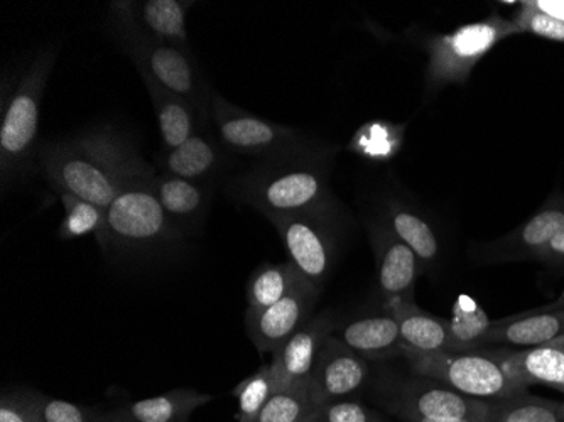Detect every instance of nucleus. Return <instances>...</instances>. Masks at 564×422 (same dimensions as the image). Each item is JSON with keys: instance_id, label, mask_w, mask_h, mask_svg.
I'll use <instances>...</instances> for the list:
<instances>
[{"instance_id": "obj_43", "label": "nucleus", "mask_w": 564, "mask_h": 422, "mask_svg": "<svg viewBox=\"0 0 564 422\" xmlns=\"http://www.w3.org/2000/svg\"><path fill=\"white\" fill-rule=\"evenodd\" d=\"M561 415H563L564 419V402H561Z\"/></svg>"}, {"instance_id": "obj_2", "label": "nucleus", "mask_w": 564, "mask_h": 422, "mask_svg": "<svg viewBox=\"0 0 564 422\" xmlns=\"http://www.w3.org/2000/svg\"><path fill=\"white\" fill-rule=\"evenodd\" d=\"M58 51L46 47L34 56L18 75L2 80V116H0V177L2 188L25 180L37 166L41 142V101L55 66Z\"/></svg>"}, {"instance_id": "obj_28", "label": "nucleus", "mask_w": 564, "mask_h": 422, "mask_svg": "<svg viewBox=\"0 0 564 422\" xmlns=\"http://www.w3.org/2000/svg\"><path fill=\"white\" fill-rule=\"evenodd\" d=\"M484 422H564L561 402L532 396L528 390L487 401Z\"/></svg>"}, {"instance_id": "obj_3", "label": "nucleus", "mask_w": 564, "mask_h": 422, "mask_svg": "<svg viewBox=\"0 0 564 422\" xmlns=\"http://www.w3.org/2000/svg\"><path fill=\"white\" fill-rule=\"evenodd\" d=\"M333 155H304L259 163L228 184V193L243 205L269 215L303 214L338 205L329 190Z\"/></svg>"}, {"instance_id": "obj_32", "label": "nucleus", "mask_w": 564, "mask_h": 422, "mask_svg": "<svg viewBox=\"0 0 564 422\" xmlns=\"http://www.w3.org/2000/svg\"><path fill=\"white\" fill-rule=\"evenodd\" d=\"M21 396L36 422H98L97 409L50 398L36 390H21Z\"/></svg>"}, {"instance_id": "obj_22", "label": "nucleus", "mask_w": 564, "mask_h": 422, "mask_svg": "<svg viewBox=\"0 0 564 422\" xmlns=\"http://www.w3.org/2000/svg\"><path fill=\"white\" fill-rule=\"evenodd\" d=\"M149 98H151L154 113H156L158 129L161 136V151H170L177 145L185 144L196 132L205 129L198 110L185 98L171 94L166 88L152 82L151 78H142Z\"/></svg>"}, {"instance_id": "obj_25", "label": "nucleus", "mask_w": 564, "mask_h": 422, "mask_svg": "<svg viewBox=\"0 0 564 422\" xmlns=\"http://www.w3.org/2000/svg\"><path fill=\"white\" fill-rule=\"evenodd\" d=\"M193 4L186 0H142L134 2V12L142 30L152 37L189 50L186 19Z\"/></svg>"}, {"instance_id": "obj_27", "label": "nucleus", "mask_w": 564, "mask_h": 422, "mask_svg": "<svg viewBox=\"0 0 564 422\" xmlns=\"http://www.w3.org/2000/svg\"><path fill=\"white\" fill-rule=\"evenodd\" d=\"M301 272L288 262H265L247 282V311H262L286 297L300 284Z\"/></svg>"}, {"instance_id": "obj_7", "label": "nucleus", "mask_w": 564, "mask_h": 422, "mask_svg": "<svg viewBox=\"0 0 564 422\" xmlns=\"http://www.w3.org/2000/svg\"><path fill=\"white\" fill-rule=\"evenodd\" d=\"M409 372L438 380L449 389L480 401H496L524 392L510 379L492 348L474 351H416L404 348Z\"/></svg>"}, {"instance_id": "obj_16", "label": "nucleus", "mask_w": 564, "mask_h": 422, "mask_svg": "<svg viewBox=\"0 0 564 422\" xmlns=\"http://www.w3.org/2000/svg\"><path fill=\"white\" fill-rule=\"evenodd\" d=\"M232 155L215 132L208 134L202 129L185 144L161 151L156 155V170L195 183L212 184L227 171Z\"/></svg>"}, {"instance_id": "obj_34", "label": "nucleus", "mask_w": 564, "mask_h": 422, "mask_svg": "<svg viewBox=\"0 0 564 422\" xmlns=\"http://www.w3.org/2000/svg\"><path fill=\"white\" fill-rule=\"evenodd\" d=\"M521 30L522 34H532V36L544 37V40L557 41L564 43V24L544 12L538 11L531 4V0H525L519 4L516 14L510 18Z\"/></svg>"}, {"instance_id": "obj_1", "label": "nucleus", "mask_w": 564, "mask_h": 422, "mask_svg": "<svg viewBox=\"0 0 564 422\" xmlns=\"http://www.w3.org/2000/svg\"><path fill=\"white\" fill-rule=\"evenodd\" d=\"M37 166L56 195L78 196L106 209L127 184L154 170L113 126H94L80 134L41 142Z\"/></svg>"}, {"instance_id": "obj_23", "label": "nucleus", "mask_w": 564, "mask_h": 422, "mask_svg": "<svg viewBox=\"0 0 564 422\" xmlns=\"http://www.w3.org/2000/svg\"><path fill=\"white\" fill-rule=\"evenodd\" d=\"M398 323L404 348L416 351L448 350L449 322L417 306L416 301H392L383 307Z\"/></svg>"}, {"instance_id": "obj_10", "label": "nucleus", "mask_w": 564, "mask_h": 422, "mask_svg": "<svg viewBox=\"0 0 564 422\" xmlns=\"http://www.w3.org/2000/svg\"><path fill=\"white\" fill-rule=\"evenodd\" d=\"M265 218L278 230L294 268L316 288L323 289L337 259L338 205Z\"/></svg>"}, {"instance_id": "obj_20", "label": "nucleus", "mask_w": 564, "mask_h": 422, "mask_svg": "<svg viewBox=\"0 0 564 422\" xmlns=\"http://www.w3.org/2000/svg\"><path fill=\"white\" fill-rule=\"evenodd\" d=\"M564 335L563 310L525 311L492 323L489 347H540Z\"/></svg>"}, {"instance_id": "obj_6", "label": "nucleus", "mask_w": 564, "mask_h": 422, "mask_svg": "<svg viewBox=\"0 0 564 422\" xmlns=\"http://www.w3.org/2000/svg\"><path fill=\"white\" fill-rule=\"evenodd\" d=\"M215 136L227 151L261 163L304 155H335L338 148L312 139L294 127L271 122L225 100L217 91L212 98Z\"/></svg>"}, {"instance_id": "obj_31", "label": "nucleus", "mask_w": 564, "mask_h": 422, "mask_svg": "<svg viewBox=\"0 0 564 422\" xmlns=\"http://www.w3.org/2000/svg\"><path fill=\"white\" fill-rule=\"evenodd\" d=\"M278 392L271 365H262L258 372L237 383L232 396L237 401L236 422H253L269 399Z\"/></svg>"}, {"instance_id": "obj_12", "label": "nucleus", "mask_w": 564, "mask_h": 422, "mask_svg": "<svg viewBox=\"0 0 564 422\" xmlns=\"http://www.w3.org/2000/svg\"><path fill=\"white\" fill-rule=\"evenodd\" d=\"M322 296V289L316 288L306 278L272 306L262 311H246V328L253 347L261 354H274L284 345L307 320Z\"/></svg>"}, {"instance_id": "obj_14", "label": "nucleus", "mask_w": 564, "mask_h": 422, "mask_svg": "<svg viewBox=\"0 0 564 422\" xmlns=\"http://www.w3.org/2000/svg\"><path fill=\"white\" fill-rule=\"evenodd\" d=\"M561 231H564V195L553 193L528 221L502 239L478 247L475 257L481 263L534 259Z\"/></svg>"}, {"instance_id": "obj_19", "label": "nucleus", "mask_w": 564, "mask_h": 422, "mask_svg": "<svg viewBox=\"0 0 564 422\" xmlns=\"http://www.w3.org/2000/svg\"><path fill=\"white\" fill-rule=\"evenodd\" d=\"M379 220L391 228L392 234L416 253L423 274L438 268L442 244L433 225L413 206L399 198H388L380 206Z\"/></svg>"}, {"instance_id": "obj_21", "label": "nucleus", "mask_w": 564, "mask_h": 422, "mask_svg": "<svg viewBox=\"0 0 564 422\" xmlns=\"http://www.w3.org/2000/svg\"><path fill=\"white\" fill-rule=\"evenodd\" d=\"M152 188L167 217L185 231L205 218L214 196L212 184L195 183L160 171L152 180Z\"/></svg>"}, {"instance_id": "obj_5", "label": "nucleus", "mask_w": 564, "mask_h": 422, "mask_svg": "<svg viewBox=\"0 0 564 422\" xmlns=\"http://www.w3.org/2000/svg\"><path fill=\"white\" fill-rule=\"evenodd\" d=\"M156 167L127 184L107 208L106 225L97 235L98 246L119 257H148L176 246L186 231L174 224L160 199L152 180Z\"/></svg>"}, {"instance_id": "obj_8", "label": "nucleus", "mask_w": 564, "mask_h": 422, "mask_svg": "<svg viewBox=\"0 0 564 422\" xmlns=\"http://www.w3.org/2000/svg\"><path fill=\"white\" fill-rule=\"evenodd\" d=\"M522 34L510 19L490 14L481 21L459 25L458 30L427 37L426 85L438 90L452 84H465L475 66L510 36Z\"/></svg>"}, {"instance_id": "obj_18", "label": "nucleus", "mask_w": 564, "mask_h": 422, "mask_svg": "<svg viewBox=\"0 0 564 422\" xmlns=\"http://www.w3.org/2000/svg\"><path fill=\"white\" fill-rule=\"evenodd\" d=\"M492 351L510 379L525 389L540 383L564 393V335L521 351L509 348H492Z\"/></svg>"}, {"instance_id": "obj_26", "label": "nucleus", "mask_w": 564, "mask_h": 422, "mask_svg": "<svg viewBox=\"0 0 564 422\" xmlns=\"http://www.w3.org/2000/svg\"><path fill=\"white\" fill-rule=\"evenodd\" d=\"M449 322L448 350L474 351L489 348V335L492 323L470 296H458L452 307Z\"/></svg>"}, {"instance_id": "obj_11", "label": "nucleus", "mask_w": 564, "mask_h": 422, "mask_svg": "<svg viewBox=\"0 0 564 422\" xmlns=\"http://www.w3.org/2000/svg\"><path fill=\"white\" fill-rule=\"evenodd\" d=\"M366 225L376 257L380 310L392 301H416V282L423 274L416 253L379 218Z\"/></svg>"}, {"instance_id": "obj_37", "label": "nucleus", "mask_w": 564, "mask_h": 422, "mask_svg": "<svg viewBox=\"0 0 564 422\" xmlns=\"http://www.w3.org/2000/svg\"><path fill=\"white\" fill-rule=\"evenodd\" d=\"M534 260L544 263L547 268L564 271V231H561L547 246H544Z\"/></svg>"}, {"instance_id": "obj_15", "label": "nucleus", "mask_w": 564, "mask_h": 422, "mask_svg": "<svg viewBox=\"0 0 564 422\" xmlns=\"http://www.w3.org/2000/svg\"><path fill=\"white\" fill-rule=\"evenodd\" d=\"M337 328V320L329 311L313 314L279 350L272 354L271 368L278 390L307 387L313 365L323 343Z\"/></svg>"}, {"instance_id": "obj_41", "label": "nucleus", "mask_w": 564, "mask_h": 422, "mask_svg": "<svg viewBox=\"0 0 564 422\" xmlns=\"http://www.w3.org/2000/svg\"><path fill=\"white\" fill-rule=\"evenodd\" d=\"M564 307V291L561 293V296L557 297L553 303L546 304V306L540 307L543 311H554V310H563Z\"/></svg>"}, {"instance_id": "obj_38", "label": "nucleus", "mask_w": 564, "mask_h": 422, "mask_svg": "<svg viewBox=\"0 0 564 422\" xmlns=\"http://www.w3.org/2000/svg\"><path fill=\"white\" fill-rule=\"evenodd\" d=\"M538 11L557 19L564 24V0H531Z\"/></svg>"}, {"instance_id": "obj_33", "label": "nucleus", "mask_w": 564, "mask_h": 422, "mask_svg": "<svg viewBox=\"0 0 564 422\" xmlns=\"http://www.w3.org/2000/svg\"><path fill=\"white\" fill-rule=\"evenodd\" d=\"M307 387L278 390L253 422H300L316 411Z\"/></svg>"}, {"instance_id": "obj_17", "label": "nucleus", "mask_w": 564, "mask_h": 422, "mask_svg": "<svg viewBox=\"0 0 564 422\" xmlns=\"http://www.w3.org/2000/svg\"><path fill=\"white\" fill-rule=\"evenodd\" d=\"M333 335L340 338L350 350L367 361H386L404 357V342L398 323L391 314L380 311L348 320L335 328Z\"/></svg>"}, {"instance_id": "obj_39", "label": "nucleus", "mask_w": 564, "mask_h": 422, "mask_svg": "<svg viewBox=\"0 0 564 422\" xmlns=\"http://www.w3.org/2000/svg\"><path fill=\"white\" fill-rule=\"evenodd\" d=\"M98 422H138V421H134V419L126 418V415L120 414L119 411H112V412L98 411Z\"/></svg>"}, {"instance_id": "obj_40", "label": "nucleus", "mask_w": 564, "mask_h": 422, "mask_svg": "<svg viewBox=\"0 0 564 422\" xmlns=\"http://www.w3.org/2000/svg\"><path fill=\"white\" fill-rule=\"evenodd\" d=\"M402 422H475L467 419H426V418H402Z\"/></svg>"}, {"instance_id": "obj_42", "label": "nucleus", "mask_w": 564, "mask_h": 422, "mask_svg": "<svg viewBox=\"0 0 564 422\" xmlns=\"http://www.w3.org/2000/svg\"><path fill=\"white\" fill-rule=\"evenodd\" d=\"M318 421H319V408L316 409V411L313 412V414L307 415L306 419H303V421H300V422H318Z\"/></svg>"}, {"instance_id": "obj_24", "label": "nucleus", "mask_w": 564, "mask_h": 422, "mask_svg": "<svg viewBox=\"0 0 564 422\" xmlns=\"http://www.w3.org/2000/svg\"><path fill=\"white\" fill-rule=\"evenodd\" d=\"M214 399L210 393L196 392L193 389H176L154 398L129 402L117 411L138 422H188L193 412Z\"/></svg>"}, {"instance_id": "obj_9", "label": "nucleus", "mask_w": 564, "mask_h": 422, "mask_svg": "<svg viewBox=\"0 0 564 422\" xmlns=\"http://www.w3.org/2000/svg\"><path fill=\"white\" fill-rule=\"evenodd\" d=\"M377 399L398 419H467L484 422L487 401L468 398L438 380L416 376H386L377 382Z\"/></svg>"}, {"instance_id": "obj_36", "label": "nucleus", "mask_w": 564, "mask_h": 422, "mask_svg": "<svg viewBox=\"0 0 564 422\" xmlns=\"http://www.w3.org/2000/svg\"><path fill=\"white\" fill-rule=\"evenodd\" d=\"M0 422H36L30 405L19 392L4 393L0 399Z\"/></svg>"}, {"instance_id": "obj_13", "label": "nucleus", "mask_w": 564, "mask_h": 422, "mask_svg": "<svg viewBox=\"0 0 564 422\" xmlns=\"http://www.w3.org/2000/svg\"><path fill=\"white\" fill-rule=\"evenodd\" d=\"M369 361L345 345L337 336L329 335L313 365L307 380V393L315 408L354 396L369 379Z\"/></svg>"}, {"instance_id": "obj_4", "label": "nucleus", "mask_w": 564, "mask_h": 422, "mask_svg": "<svg viewBox=\"0 0 564 422\" xmlns=\"http://www.w3.org/2000/svg\"><path fill=\"white\" fill-rule=\"evenodd\" d=\"M109 30L141 78H151L171 94L185 98L198 110L203 122L212 119L215 91L205 80L192 51L152 37L135 18L134 2H110Z\"/></svg>"}, {"instance_id": "obj_35", "label": "nucleus", "mask_w": 564, "mask_h": 422, "mask_svg": "<svg viewBox=\"0 0 564 422\" xmlns=\"http://www.w3.org/2000/svg\"><path fill=\"white\" fill-rule=\"evenodd\" d=\"M318 422H386V419L364 402L348 398L322 405Z\"/></svg>"}, {"instance_id": "obj_30", "label": "nucleus", "mask_w": 564, "mask_h": 422, "mask_svg": "<svg viewBox=\"0 0 564 422\" xmlns=\"http://www.w3.org/2000/svg\"><path fill=\"white\" fill-rule=\"evenodd\" d=\"M65 208V217L58 228L62 240H75L95 235L97 237L106 225L107 209L78 196L58 195Z\"/></svg>"}, {"instance_id": "obj_29", "label": "nucleus", "mask_w": 564, "mask_h": 422, "mask_svg": "<svg viewBox=\"0 0 564 422\" xmlns=\"http://www.w3.org/2000/svg\"><path fill=\"white\" fill-rule=\"evenodd\" d=\"M404 144V126L372 120L358 127L354 138L348 142V151L373 163L391 161Z\"/></svg>"}]
</instances>
